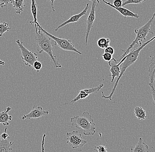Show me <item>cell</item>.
Here are the masks:
<instances>
[{
    "instance_id": "cell-3",
    "label": "cell",
    "mask_w": 155,
    "mask_h": 152,
    "mask_svg": "<svg viewBox=\"0 0 155 152\" xmlns=\"http://www.w3.org/2000/svg\"><path fill=\"white\" fill-rule=\"evenodd\" d=\"M72 125L78 129L83 131V134L87 136L94 135L96 133L95 124L91 115L87 112H84L81 115L74 116L70 119Z\"/></svg>"
},
{
    "instance_id": "cell-1",
    "label": "cell",
    "mask_w": 155,
    "mask_h": 152,
    "mask_svg": "<svg viewBox=\"0 0 155 152\" xmlns=\"http://www.w3.org/2000/svg\"><path fill=\"white\" fill-rule=\"evenodd\" d=\"M35 41L37 46V51L39 53L45 52L47 53L50 57L51 61L56 68L62 67L61 65L58 62L57 57L53 54V47L57 45V43L54 40L45 33L41 30L40 25L38 23L35 24Z\"/></svg>"
},
{
    "instance_id": "cell-27",
    "label": "cell",
    "mask_w": 155,
    "mask_h": 152,
    "mask_svg": "<svg viewBox=\"0 0 155 152\" xmlns=\"http://www.w3.org/2000/svg\"><path fill=\"white\" fill-rule=\"evenodd\" d=\"M102 57L104 60L106 61L109 62L112 59V56L109 53H104L103 54Z\"/></svg>"
},
{
    "instance_id": "cell-9",
    "label": "cell",
    "mask_w": 155,
    "mask_h": 152,
    "mask_svg": "<svg viewBox=\"0 0 155 152\" xmlns=\"http://www.w3.org/2000/svg\"><path fill=\"white\" fill-rule=\"evenodd\" d=\"M49 114L48 110H43L41 106L34 105L31 111L27 114H24L22 117L23 120H29L31 119L39 118L43 116H46Z\"/></svg>"
},
{
    "instance_id": "cell-19",
    "label": "cell",
    "mask_w": 155,
    "mask_h": 152,
    "mask_svg": "<svg viewBox=\"0 0 155 152\" xmlns=\"http://www.w3.org/2000/svg\"><path fill=\"white\" fill-rule=\"evenodd\" d=\"M134 113L135 117L140 121L145 120L147 118L146 112L142 107H136L134 108Z\"/></svg>"
},
{
    "instance_id": "cell-24",
    "label": "cell",
    "mask_w": 155,
    "mask_h": 152,
    "mask_svg": "<svg viewBox=\"0 0 155 152\" xmlns=\"http://www.w3.org/2000/svg\"><path fill=\"white\" fill-rule=\"evenodd\" d=\"M42 67V65L40 62L36 61L34 63L33 66V69L32 71H33L34 70H37L38 73L39 72L40 70H41Z\"/></svg>"
},
{
    "instance_id": "cell-4",
    "label": "cell",
    "mask_w": 155,
    "mask_h": 152,
    "mask_svg": "<svg viewBox=\"0 0 155 152\" xmlns=\"http://www.w3.org/2000/svg\"><path fill=\"white\" fill-rule=\"evenodd\" d=\"M155 17V11L152 18L144 26L140 27L137 28L135 29L134 32L136 35L135 39L127 49H126L125 50H121V51L124 52V53L119 58L118 60H117L119 63L123 58L125 57L127 54L129 53L131 49L133 48L134 45L138 44H139V45H141L142 44V42L144 40H146V37H147L148 34L150 33L153 34V33L151 31L150 27H151V25L153 22Z\"/></svg>"
},
{
    "instance_id": "cell-30",
    "label": "cell",
    "mask_w": 155,
    "mask_h": 152,
    "mask_svg": "<svg viewBox=\"0 0 155 152\" xmlns=\"http://www.w3.org/2000/svg\"><path fill=\"white\" fill-rule=\"evenodd\" d=\"M151 89V93L153 97V103L155 105V88L154 86L152 87H150Z\"/></svg>"
},
{
    "instance_id": "cell-37",
    "label": "cell",
    "mask_w": 155,
    "mask_h": 152,
    "mask_svg": "<svg viewBox=\"0 0 155 152\" xmlns=\"http://www.w3.org/2000/svg\"><path fill=\"white\" fill-rule=\"evenodd\" d=\"M0 65H1V63H0Z\"/></svg>"
},
{
    "instance_id": "cell-33",
    "label": "cell",
    "mask_w": 155,
    "mask_h": 152,
    "mask_svg": "<svg viewBox=\"0 0 155 152\" xmlns=\"http://www.w3.org/2000/svg\"><path fill=\"white\" fill-rule=\"evenodd\" d=\"M55 1H56V0H47V1H48V2H51V4H52V9H53V12H55L54 6H53V3H54V2H55Z\"/></svg>"
},
{
    "instance_id": "cell-10",
    "label": "cell",
    "mask_w": 155,
    "mask_h": 152,
    "mask_svg": "<svg viewBox=\"0 0 155 152\" xmlns=\"http://www.w3.org/2000/svg\"><path fill=\"white\" fill-rule=\"evenodd\" d=\"M104 84H101L95 88L85 89L78 91L77 92L78 93V94L73 100L71 102V103L72 104L80 99H85L88 96L91 94L97 93L104 87Z\"/></svg>"
},
{
    "instance_id": "cell-25",
    "label": "cell",
    "mask_w": 155,
    "mask_h": 152,
    "mask_svg": "<svg viewBox=\"0 0 155 152\" xmlns=\"http://www.w3.org/2000/svg\"><path fill=\"white\" fill-rule=\"evenodd\" d=\"M12 0H0V8H4L7 7L10 4H12Z\"/></svg>"
},
{
    "instance_id": "cell-14",
    "label": "cell",
    "mask_w": 155,
    "mask_h": 152,
    "mask_svg": "<svg viewBox=\"0 0 155 152\" xmlns=\"http://www.w3.org/2000/svg\"><path fill=\"white\" fill-rule=\"evenodd\" d=\"M11 110V107L8 106L6 108L4 111L0 112V123L2 124L4 126L9 125V121L12 120V116L8 114Z\"/></svg>"
},
{
    "instance_id": "cell-32",
    "label": "cell",
    "mask_w": 155,
    "mask_h": 152,
    "mask_svg": "<svg viewBox=\"0 0 155 152\" xmlns=\"http://www.w3.org/2000/svg\"><path fill=\"white\" fill-rule=\"evenodd\" d=\"M46 137V134H43V138H42V142H41V152H45V151L44 144L45 140Z\"/></svg>"
},
{
    "instance_id": "cell-2",
    "label": "cell",
    "mask_w": 155,
    "mask_h": 152,
    "mask_svg": "<svg viewBox=\"0 0 155 152\" xmlns=\"http://www.w3.org/2000/svg\"><path fill=\"white\" fill-rule=\"evenodd\" d=\"M155 39V36L154 37L150 40H148L147 42H145L144 44H142L141 45H139V47L137 49H134L133 51H130L128 54L123 58L122 60L120 61L119 63L120 64V76L117 78L116 83L114 85L113 89L110 93V95L108 96L104 95V92L103 91L101 92V97L102 98L105 99H109V100H112V96L114 95L116 91V87L118 86V83L120 81V79L122 76L124 75V73L125 72L126 70L127 69L133 64L137 60L138 57H139V53L143 49L147 44H149L150 42Z\"/></svg>"
},
{
    "instance_id": "cell-36",
    "label": "cell",
    "mask_w": 155,
    "mask_h": 152,
    "mask_svg": "<svg viewBox=\"0 0 155 152\" xmlns=\"http://www.w3.org/2000/svg\"><path fill=\"white\" fill-rule=\"evenodd\" d=\"M154 79H155V77H154Z\"/></svg>"
},
{
    "instance_id": "cell-5",
    "label": "cell",
    "mask_w": 155,
    "mask_h": 152,
    "mask_svg": "<svg viewBox=\"0 0 155 152\" xmlns=\"http://www.w3.org/2000/svg\"><path fill=\"white\" fill-rule=\"evenodd\" d=\"M16 43L21 51V58L24 64L33 68L34 63L38 59V54L27 49L19 40H17Z\"/></svg>"
},
{
    "instance_id": "cell-22",
    "label": "cell",
    "mask_w": 155,
    "mask_h": 152,
    "mask_svg": "<svg viewBox=\"0 0 155 152\" xmlns=\"http://www.w3.org/2000/svg\"><path fill=\"white\" fill-rule=\"evenodd\" d=\"M10 30L8 24L6 22L0 23V37H2L5 33L9 31Z\"/></svg>"
},
{
    "instance_id": "cell-11",
    "label": "cell",
    "mask_w": 155,
    "mask_h": 152,
    "mask_svg": "<svg viewBox=\"0 0 155 152\" xmlns=\"http://www.w3.org/2000/svg\"><path fill=\"white\" fill-rule=\"evenodd\" d=\"M89 9V4L87 3L86 7L82 11H81L79 14L74 15L71 16L69 19L66 21L65 22H64L62 24L58 26V27L55 29V31H57L59 29L64 27L65 26L68 24H71V23H77L79 21V19H80L81 17L84 16V15H87V11H88Z\"/></svg>"
},
{
    "instance_id": "cell-15",
    "label": "cell",
    "mask_w": 155,
    "mask_h": 152,
    "mask_svg": "<svg viewBox=\"0 0 155 152\" xmlns=\"http://www.w3.org/2000/svg\"><path fill=\"white\" fill-rule=\"evenodd\" d=\"M14 143L11 141L10 137L6 139H0V152H11L12 151V146Z\"/></svg>"
},
{
    "instance_id": "cell-35",
    "label": "cell",
    "mask_w": 155,
    "mask_h": 152,
    "mask_svg": "<svg viewBox=\"0 0 155 152\" xmlns=\"http://www.w3.org/2000/svg\"><path fill=\"white\" fill-rule=\"evenodd\" d=\"M88 1H92V0H88ZM96 2H97L98 3H100V1L99 0H96Z\"/></svg>"
},
{
    "instance_id": "cell-12",
    "label": "cell",
    "mask_w": 155,
    "mask_h": 152,
    "mask_svg": "<svg viewBox=\"0 0 155 152\" xmlns=\"http://www.w3.org/2000/svg\"><path fill=\"white\" fill-rule=\"evenodd\" d=\"M108 65L110 67V71L111 73V75L109 76H111V82H113L114 79L116 77L118 78L120 75V65L119 62L115 58H112L111 60L108 62Z\"/></svg>"
},
{
    "instance_id": "cell-7",
    "label": "cell",
    "mask_w": 155,
    "mask_h": 152,
    "mask_svg": "<svg viewBox=\"0 0 155 152\" xmlns=\"http://www.w3.org/2000/svg\"><path fill=\"white\" fill-rule=\"evenodd\" d=\"M67 143L72 149L82 148L86 145L87 142L83 139L82 134L77 131H74L71 132L66 134Z\"/></svg>"
},
{
    "instance_id": "cell-21",
    "label": "cell",
    "mask_w": 155,
    "mask_h": 152,
    "mask_svg": "<svg viewBox=\"0 0 155 152\" xmlns=\"http://www.w3.org/2000/svg\"><path fill=\"white\" fill-rule=\"evenodd\" d=\"M111 40L108 38H101L97 40V44L99 48L101 49H105L109 47Z\"/></svg>"
},
{
    "instance_id": "cell-31",
    "label": "cell",
    "mask_w": 155,
    "mask_h": 152,
    "mask_svg": "<svg viewBox=\"0 0 155 152\" xmlns=\"http://www.w3.org/2000/svg\"><path fill=\"white\" fill-rule=\"evenodd\" d=\"M7 128H6L5 129V132L4 133L2 134L1 135V138L2 139H4V140H5V139H6L7 138H8L9 137L8 136V134L7 132Z\"/></svg>"
},
{
    "instance_id": "cell-8",
    "label": "cell",
    "mask_w": 155,
    "mask_h": 152,
    "mask_svg": "<svg viewBox=\"0 0 155 152\" xmlns=\"http://www.w3.org/2000/svg\"><path fill=\"white\" fill-rule=\"evenodd\" d=\"M96 1L92 0L91 8L90 11V14L87 17L86 22L87 23V30H86V37H85V45L87 46L88 43L89 34L91 29L93 27V24L95 19V8L96 7Z\"/></svg>"
},
{
    "instance_id": "cell-34",
    "label": "cell",
    "mask_w": 155,
    "mask_h": 152,
    "mask_svg": "<svg viewBox=\"0 0 155 152\" xmlns=\"http://www.w3.org/2000/svg\"><path fill=\"white\" fill-rule=\"evenodd\" d=\"M0 63H1V65H5V62L4 61H2V60H1V59H0Z\"/></svg>"
},
{
    "instance_id": "cell-29",
    "label": "cell",
    "mask_w": 155,
    "mask_h": 152,
    "mask_svg": "<svg viewBox=\"0 0 155 152\" xmlns=\"http://www.w3.org/2000/svg\"><path fill=\"white\" fill-rule=\"evenodd\" d=\"M104 53H109V54L113 56V54L115 53V51H114V48H112V47L109 46V47H107L104 49Z\"/></svg>"
},
{
    "instance_id": "cell-17",
    "label": "cell",
    "mask_w": 155,
    "mask_h": 152,
    "mask_svg": "<svg viewBox=\"0 0 155 152\" xmlns=\"http://www.w3.org/2000/svg\"><path fill=\"white\" fill-rule=\"evenodd\" d=\"M130 152H149V146L143 142L142 138H139L138 142L134 148H131Z\"/></svg>"
},
{
    "instance_id": "cell-20",
    "label": "cell",
    "mask_w": 155,
    "mask_h": 152,
    "mask_svg": "<svg viewBox=\"0 0 155 152\" xmlns=\"http://www.w3.org/2000/svg\"><path fill=\"white\" fill-rule=\"evenodd\" d=\"M31 11L32 14L33 16L34 21L30 22V23L31 24H37L38 22L37 15L38 12V6L36 3L35 0H31Z\"/></svg>"
},
{
    "instance_id": "cell-13",
    "label": "cell",
    "mask_w": 155,
    "mask_h": 152,
    "mask_svg": "<svg viewBox=\"0 0 155 152\" xmlns=\"http://www.w3.org/2000/svg\"><path fill=\"white\" fill-rule=\"evenodd\" d=\"M101 1L104 3L106 4V5H108L109 6L111 7L112 8H114L117 11H119L120 14H122L124 17L125 19H126V18L127 17L135 18L136 19H139V17H140V16L138 14L133 13V12H132L130 11L128 9H127V8H124L122 7L120 8L115 7L113 5L111 4L109 2H106L105 0H101Z\"/></svg>"
},
{
    "instance_id": "cell-16",
    "label": "cell",
    "mask_w": 155,
    "mask_h": 152,
    "mask_svg": "<svg viewBox=\"0 0 155 152\" xmlns=\"http://www.w3.org/2000/svg\"><path fill=\"white\" fill-rule=\"evenodd\" d=\"M148 75L150 77V83L149 85L150 87L154 86V76L155 74V56L152 57L150 64Z\"/></svg>"
},
{
    "instance_id": "cell-26",
    "label": "cell",
    "mask_w": 155,
    "mask_h": 152,
    "mask_svg": "<svg viewBox=\"0 0 155 152\" xmlns=\"http://www.w3.org/2000/svg\"><path fill=\"white\" fill-rule=\"evenodd\" d=\"M95 147L96 152H108V150L107 149L104 145H100Z\"/></svg>"
},
{
    "instance_id": "cell-6",
    "label": "cell",
    "mask_w": 155,
    "mask_h": 152,
    "mask_svg": "<svg viewBox=\"0 0 155 152\" xmlns=\"http://www.w3.org/2000/svg\"><path fill=\"white\" fill-rule=\"evenodd\" d=\"M40 28L46 34L48 35V36L53 39V40L57 43V45H58V47L61 48V49L64 50V51L76 52L79 55H82V52L78 51L75 48L70 40L58 38V37L54 36L51 34H49L48 32L46 31L41 26H40Z\"/></svg>"
},
{
    "instance_id": "cell-23",
    "label": "cell",
    "mask_w": 155,
    "mask_h": 152,
    "mask_svg": "<svg viewBox=\"0 0 155 152\" xmlns=\"http://www.w3.org/2000/svg\"><path fill=\"white\" fill-rule=\"evenodd\" d=\"M145 1L146 0H127L124 2H123L122 6H125L129 4H140Z\"/></svg>"
},
{
    "instance_id": "cell-28",
    "label": "cell",
    "mask_w": 155,
    "mask_h": 152,
    "mask_svg": "<svg viewBox=\"0 0 155 152\" xmlns=\"http://www.w3.org/2000/svg\"><path fill=\"white\" fill-rule=\"evenodd\" d=\"M123 2L122 0H114L113 1V5L116 8H120L122 7Z\"/></svg>"
},
{
    "instance_id": "cell-18",
    "label": "cell",
    "mask_w": 155,
    "mask_h": 152,
    "mask_svg": "<svg viewBox=\"0 0 155 152\" xmlns=\"http://www.w3.org/2000/svg\"><path fill=\"white\" fill-rule=\"evenodd\" d=\"M12 4L13 5V7L16 11V13L20 14L25 7L24 0H12Z\"/></svg>"
}]
</instances>
